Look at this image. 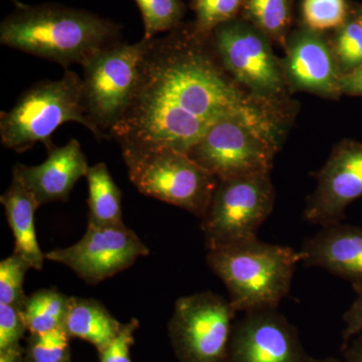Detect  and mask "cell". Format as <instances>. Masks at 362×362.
Here are the masks:
<instances>
[{
  "mask_svg": "<svg viewBox=\"0 0 362 362\" xmlns=\"http://www.w3.org/2000/svg\"><path fill=\"white\" fill-rule=\"evenodd\" d=\"M23 350L21 345L0 351V362H23Z\"/></svg>",
  "mask_w": 362,
  "mask_h": 362,
  "instance_id": "d6a6232c",
  "label": "cell"
},
{
  "mask_svg": "<svg viewBox=\"0 0 362 362\" xmlns=\"http://www.w3.org/2000/svg\"><path fill=\"white\" fill-rule=\"evenodd\" d=\"M70 335L64 326L30 334L25 351L28 362H62L70 358Z\"/></svg>",
  "mask_w": 362,
  "mask_h": 362,
  "instance_id": "603a6c76",
  "label": "cell"
},
{
  "mask_svg": "<svg viewBox=\"0 0 362 362\" xmlns=\"http://www.w3.org/2000/svg\"><path fill=\"white\" fill-rule=\"evenodd\" d=\"M296 327L278 309L246 312L233 323L226 362H308Z\"/></svg>",
  "mask_w": 362,
  "mask_h": 362,
  "instance_id": "7c38bea8",
  "label": "cell"
},
{
  "mask_svg": "<svg viewBox=\"0 0 362 362\" xmlns=\"http://www.w3.org/2000/svg\"><path fill=\"white\" fill-rule=\"evenodd\" d=\"M195 28L211 35L218 26L235 20L245 0H192Z\"/></svg>",
  "mask_w": 362,
  "mask_h": 362,
  "instance_id": "d4e9b609",
  "label": "cell"
},
{
  "mask_svg": "<svg viewBox=\"0 0 362 362\" xmlns=\"http://www.w3.org/2000/svg\"><path fill=\"white\" fill-rule=\"evenodd\" d=\"M342 354L345 362H362V332L342 345Z\"/></svg>",
  "mask_w": 362,
  "mask_h": 362,
  "instance_id": "1f68e13d",
  "label": "cell"
},
{
  "mask_svg": "<svg viewBox=\"0 0 362 362\" xmlns=\"http://www.w3.org/2000/svg\"><path fill=\"white\" fill-rule=\"evenodd\" d=\"M75 122L90 131L82 106V77L66 70L58 80L35 83L13 108L0 114V140L6 148L23 153L37 143L54 148L52 136L64 123Z\"/></svg>",
  "mask_w": 362,
  "mask_h": 362,
  "instance_id": "277c9868",
  "label": "cell"
},
{
  "mask_svg": "<svg viewBox=\"0 0 362 362\" xmlns=\"http://www.w3.org/2000/svg\"><path fill=\"white\" fill-rule=\"evenodd\" d=\"M285 76L293 87L324 97H337L342 71L334 51L313 30L295 33L288 44Z\"/></svg>",
  "mask_w": 362,
  "mask_h": 362,
  "instance_id": "9a60e30c",
  "label": "cell"
},
{
  "mask_svg": "<svg viewBox=\"0 0 362 362\" xmlns=\"http://www.w3.org/2000/svg\"><path fill=\"white\" fill-rule=\"evenodd\" d=\"M70 297L56 289H44L26 297L23 316L30 334L47 332L65 324Z\"/></svg>",
  "mask_w": 362,
  "mask_h": 362,
  "instance_id": "ffe728a7",
  "label": "cell"
},
{
  "mask_svg": "<svg viewBox=\"0 0 362 362\" xmlns=\"http://www.w3.org/2000/svg\"><path fill=\"white\" fill-rule=\"evenodd\" d=\"M122 325L96 300L70 297L64 324L70 337L85 340L100 352L118 334Z\"/></svg>",
  "mask_w": 362,
  "mask_h": 362,
  "instance_id": "ac0fdd59",
  "label": "cell"
},
{
  "mask_svg": "<svg viewBox=\"0 0 362 362\" xmlns=\"http://www.w3.org/2000/svg\"><path fill=\"white\" fill-rule=\"evenodd\" d=\"M275 204L270 173L218 180L201 220L207 250L238 246L258 239L259 226Z\"/></svg>",
  "mask_w": 362,
  "mask_h": 362,
  "instance_id": "ba28073f",
  "label": "cell"
},
{
  "mask_svg": "<svg viewBox=\"0 0 362 362\" xmlns=\"http://www.w3.org/2000/svg\"><path fill=\"white\" fill-rule=\"evenodd\" d=\"M89 188V223L94 226H123L122 192L104 162L90 166L86 175Z\"/></svg>",
  "mask_w": 362,
  "mask_h": 362,
  "instance_id": "d6986e66",
  "label": "cell"
},
{
  "mask_svg": "<svg viewBox=\"0 0 362 362\" xmlns=\"http://www.w3.org/2000/svg\"><path fill=\"white\" fill-rule=\"evenodd\" d=\"M315 177L304 220L321 228L341 223L347 206L362 197V143L345 140L337 144Z\"/></svg>",
  "mask_w": 362,
  "mask_h": 362,
  "instance_id": "4fadbf2b",
  "label": "cell"
},
{
  "mask_svg": "<svg viewBox=\"0 0 362 362\" xmlns=\"http://www.w3.org/2000/svg\"><path fill=\"white\" fill-rule=\"evenodd\" d=\"M278 136L272 114L230 117L214 124L187 156L218 180L270 173Z\"/></svg>",
  "mask_w": 362,
  "mask_h": 362,
  "instance_id": "5b68a950",
  "label": "cell"
},
{
  "mask_svg": "<svg viewBox=\"0 0 362 362\" xmlns=\"http://www.w3.org/2000/svg\"><path fill=\"white\" fill-rule=\"evenodd\" d=\"M308 362H345L344 359L335 358V357H325V358H314L310 357Z\"/></svg>",
  "mask_w": 362,
  "mask_h": 362,
  "instance_id": "836d02e7",
  "label": "cell"
},
{
  "mask_svg": "<svg viewBox=\"0 0 362 362\" xmlns=\"http://www.w3.org/2000/svg\"><path fill=\"white\" fill-rule=\"evenodd\" d=\"M356 297L349 309L343 314L344 329L342 331V345L362 332V288H356Z\"/></svg>",
  "mask_w": 362,
  "mask_h": 362,
  "instance_id": "f546056e",
  "label": "cell"
},
{
  "mask_svg": "<svg viewBox=\"0 0 362 362\" xmlns=\"http://www.w3.org/2000/svg\"><path fill=\"white\" fill-rule=\"evenodd\" d=\"M148 255V247L126 226L88 225L85 235L76 244L52 250L45 257L68 267L88 284L96 285Z\"/></svg>",
  "mask_w": 362,
  "mask_h": 362,
  "instance_id": "8fae6325",
  "label": "cell"
},
{
  "mask_svg": "<svg viewBox=\"0 0 362 362\" xmlns=\"http://www.w3.org/2000/svg\"><path fill=\"white\" fill-rule=\"evenodd\" d=\"M121 26L96 13L59 4H21L0 25V42L64 66H82L120 42Z\"/></svg>",
  "mask_w": 362,
  "mask_h": 362,
  "instance_id": "7a4b0ae2",
  "label": "cell"
},
{
  "mask_svg": "<svg viewBox=\"0 0 362 362\" xmlns=\"http://www.w3.org/2000/svg\"><path fill=\"white\" fill-rule=\"evenodd\" d=\"M148 42L145 37L135 44L119 42L95 52L82 64V106L95 137L111 139L125 115Z\"/></svg>",
  "mask_w": 362,
  "mask_h": 362,
  "instance_id": "8992f818",
  "label": "cell"
},
{
  "mask_svg": "<svg viewBox=\"0 0 362 362\" xmlns=\"http://www.w3.org/2000/svg\"><path fill=\"white\" fill-rule=\"evenodd\" d=\"M26 330L23 307L0 304V351L21 345Z\"/></svg>",
  "mask_w": 362,
  "mask_h": 362,
  "instance_id": "83f0119b",
  "label": "cell"
},
{
  "mask_svg": "<svg viewBox=\"0 0 362 362\" xmlns=\"http://www.w3.org/2000/svg\"><path fill=\"white\" fill-rule=\"evenodd\" d=\"M238 311L216 293H195L176 300L168 334L180 362H226Z\"/></svg>",
  "mask_w": 362,
  "mask_h": 362,
  "instance_id": "9c48e42d",
  "label": "cell"
},
{
  "mask_svg": "<svg viewBox=\"0 0 362 362\" xmlns=\"http://www.w3.org/2000/svg\"><path fill=\"white\" fill-rule=\"evenodd\" d=\"M333 51L342 74L362 66V28L356 21L339 28Z\"/></svg>",
  "mask_w": 362,
  "mask_h": 362,
  "instance_id": "4316f807",
  "label": "cell"
},
{
  "mask_svg": "<svg viewBox=\"0 0 362 362\" xmlns=\"http://www.w3.org/2000/svg\"><path fill=\"white\" fill-rule=\"evenodd\" d=\"M230 80L211 35L194 23L149 40L137 85L111 134L121 148H168L187 153L223 119L271 114Z\"/></svg>",
  "mask_w": 362,
  "mask_h": 362,
  "instance_id": "6da1fadb",
  "label": "cell"
},
{
  "mask_svg": "<svg viewBox=\"0 0 362 362\" xmlns=\"http://www.w3.org/2000/svg\"><path fill=\"white\" fill-rule=\"evenodd\" d=\"M11 1L13 2L14 6H20L21 4H23V2L18 1V0H11Z\"/></svg>",
  "mask_w": 362,
  "mask_h": 362,
  "instance_id": "d590c367",
  "label": "cell"
},
{
  "mask_svg": "<svg viewBox=\"0 0 362 362\" xmlns=\"http://www.w3.org/2000/svg\"><path fill=\"white\" fill-rule=\"evenodd\" d=\"M356 21L362 28V7H361V8L358 9V11H357Z\"/></svg>",
  "mask_w": 362,
  "mask_h": 362,
  "instance_id": "e575fe53",
  "label": "cell"
},
{
  "mask_svg": "<svg viewBox=\"0 0 362 362\" xmlns=\"http://www.w3.org/2000/svg\"><path fill=\"white\" fill-rule=\"evenodd\" d=\"M301 263L317 267L362 288V228L338 223L304 240Z\"/></svg>",
  "mask_w": 362,
  "mask_h": 362,
  "instance_id": "2e32d148",
  "label": "cell"
},
{
  "mask_svg": "<svg viewBox=\"0 0 362 362\" xmlns=\"http://www.w3.org/2000/svg\"><path fill=\"white\" fill-rule=\"evenodd\" d=\"M138 327L139 323L136 319L123 324L118 334L99 352L100 362H132L130 349L134 343V334Z\"/></svg>",
  "mask_w": 362,
  "mask_h": 362,
  "instance_id": "f1b7e54d",
  "label": "cell"
},
{
  "mask_svg": "<svg viewBox=\"0 0 362 362\" xmlns=\"http://www.w3.org/2000/svg\"><path fill=\"white\" fill-rule=\"evenodd\" d=\"M341 94L362 96V66L343 74L340 80Z\"/></svg>",
  "mask_w": 362,
  "mask_h": 362,
  "instance_id": "4dcf8cb0",
  "label": "cell"
},
{
  "mask_svg": "<svg viewBox=\"0 0 362 362\" xmlns=\"http://www.w3.org/2000/svg\"><path fill=\"white\" fill-rule=\"evenodd\" d=\"M30 266L20 255L13 252L0 263V304L23 306L26 299L23 282Z\"/></svg>",
  "mask_w": 362,
  "mask_h": 362,
  "instance_id": "484cf974",
  "label": "cell"
},
{
  "mask_svg": "<svg viewBox=\"0 0 362 362\" xmlns=\"http://www.w3.org/2000/svg\"><path fill=\"white\" fill-rule=\"evenodd\" d=\"M132 185L140 194L180 207L202 220L218 180L187 153L168 148H121Z\"/></svg>",
  "mask_w": 362,
  "mask_h": 362,
  "instance_id": "52a82bcc",
  "label": "cell"
},
{
  "mask_svg": "<svg viewBox=\"0 0 362 362\" xmlns=\"http://www.w3.org/2000/svg\"><path fill=\"white\" fill-rule=\"evenodd\" d=\"M302 255L259 239L207 251L206 263L223 281L238 312L278 309L291 289Z\"/></svg>",
  "mask_w": 362,
  "mask_h": 362,
  "instance_id": "3957f363",
  "label": "cell"
},
{
  "mask_svg": "<svg viewBox=\"0 0 362 362\" xmlns=\"http://www.w3.org/2000/svg\"><path fill=\"white\" fill-rule=\"evenodd\" d=\"M7 223L14 238V251L28 262L30 268L42 270L45 259L37 242L35 214L40 207L35 197L20 181L14 180L0 197Z\"/></svg>",
  "mask_w": 362,
  "mask_h": 362,
  "instance_id": "e0dca14e",
  "label": "cell"
},
{
  "mask_svg": "<svg viewBox=\"0 0 362 362\" xmlns=\"http://www.w3.org/2000/svg\"><path fill=\"white\" fill-rule=\"evenodd\" d=\"M211 40L221 66L235 82L265 103L271 104L280 96L285 71L268 37L258 28L235 18L218 26Z\"/></svg>",
  "mask_w": 362,
  "mask_h": 362,
  "instance_id": "30bf717a",
  "label": "cell"
},
{
  "mask_svg": "<svg viewBox=\"0 0 362 362\" xmlns=\"http://www.w3.org/2000/svg\"><path fill=\"white\" fill-rule=\"evenodd\" d=\"M144 23L145 39H154L182 23L185 6L182 0H135Z\"/></svg>",
  "mask_w": 362,
  "mask_h": 362,
  "instance_id": "7402d4cb",
  "label": "cell"
},
{
  "mask_svg": "<svg viewBox=\"0 0 362 362\" xmlns=\"http://www.w3.org/2000/svg\"><path fill=\"white\" fill-rule=\"evenodd\" d=\"M40 165L16 164L13 178L20 181L35 197L37 204L66 202L76 183L86 177L90 166L80 142L71 139L66 145L47 151Z\"/></svg>",
  "mask_w": 362,
  "mask_h": 362,
  "instance_id": "5bb4252c",
  "label": "cell"
},
{
  "mask_svg": "<svg viewBox=\"0 0 362 362\" xmlns=\"http://www.w3.org/2000/svg\"><path fill=\"white\" fill-rule=\"evenodd\" d=\"M245 16L269 40L284 42L291 25V0H245Z\"/></svg>",
  "mask_w": 362,
  "mask_h": 362,
  "instance_id": "44dd1931",
  "label": "cell"
},
{
  "mask_svg": "<svg viewBox=\"0 0 362 362\" xmlns=\"http://www.w3.org/2000/svg\"><path fill=\"white\" fill-rule=\"evenodd\" d=\"M302 14L309 30L319 33L340 28L346 23L345 0H304Z\"/></svg>",
  "mask_w": 362,
  "mask_h": 362,
  "instance_id": "cb8c5ba5",
  "label": "cell"
},
{
  "mask_svg": "<svg viewBox=\"0 0 362 362\" xmlns=\"http://www.w3.org/2000/svg\"><path fill=\"white\" fill-rule=\"evenodd\" d=\"M62 362H71L70 358L66 359V361H62Z\"/></svg>",
  "mask_w": 362,
  "mask_h": 362,
  "instance_id": "8d00e7d4",
  "label": "cell"
}]
</instances>
